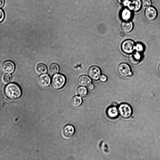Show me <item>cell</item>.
<instances>
[{"label":"cell","instance_id":"obj_1","mask_svg":"<svg viewBox=\"0 0 160 160\" xmlns=\"http://www.w3.org/2000/svg\"><path fill=\"white\" fill-rule=\"evenodd\" d=\"M4 92L6 96L9 100H15L19 98L22 95L20 86L14 82L9 83L5 87Z\"/></svg>","mask_w":160,"mask_h":160},{"label":"cell","instance_id":"obj_2","mask_svg":"<svg viewBox=\"0 0 160 160\" xmlns=\"http://www.w3.org/2000/svg\"><path fill=\"white\" fill-rule=\"evenodd\" d=\"M66 81L65 77L60 74H55L52 79V87L55 89L61 88L65 85Z\"/></svg>","mask_w":160,"mask_h":160},{"label":"cell","instance_id":"obj_3","mask_svg":"<svg viewBox=\"0 0 160 160\" xmlns=\"http://www.w3.org/2000/svg\"><path fill=\"white\" fill-rule=\"evenodd\" d=\"M119 113L123 118H128L132 115V109L131 106L127 103L121 104L118 108Z\"/></svg>","mask_w":160,"mask_h":160},{"label":"cell","instance_id":"obj_4","mask_svg":"<svg viewBox=\"0 0 160 160\" xmlns=\"http://www.w3.org/2000/svg\"><path fill=\"white\" fill-rule=\"evenodd\" d=\"M121 48L124 53L127 54H131L135 49L134 42L130 39L125 40L121 44Z\"/></svg>","mask_w":160,"mask_h":160},{"label":"cell","instance_id":"obj_5","mask_svg":"<svg viewBox=\"0 0 160 160\" xmlns=\"http://www.w3.org/2000/svg\"><path fill=\"white\" fill-rule=\"evenodd\" d=\"M118 70L119 74L123 77L130 76L132 74L130 66L125 63L120 64L118 67Z\"/></svg>","mask_w":160,"mask_h":160},{"label":"cell","instance_id":"obj_6","mask_svg":"<svg viewBox=\"0 0 160 160\" xmlns=\"http://www.w3.org/2000/svg\"><path fill=\"white\" fill-rule=\"evenodd\" d=\"M158 12L155 8L153 7L147 8L144 12V16L146 20L152 21L157 17Z\"/></svg>","mask_w":160,"mask_h":160},{"label":"cell","instance_id":"obj_7","mask_svg":"<svg viewBox=\"0 0 160 160\" xmlns=\"http://www.w3.org/2000/svg\"><path fill=\"white\" fill-rule=\"evenodd\" d=\"M126 6L131 11L137 12L141 8L142 2L140 0H131L128 1Z\"/></svg>","mask_w":160,"mask_h":160},{"label":"cell","instance_id":"obj_8","mask_svg":"<svg viewBox=\"0 0 160 160\" xmlns=\"http://www.w3.org/2000/svg\"><path fill=\"white\" fill-rule=\"evenodd\" d=\"M88 74L89 77L92 79L97 80L99 78L101 75V71L98 67L93 66L89 68Z\"/></svg>","mask_w":160,"mask_h":160},{"label":"cell","instance_id":"obj_9","mask_svg":"<svg viewBox=\"0 0 160 160\" xmlns=\"http://www.w3.org/2000/svg\"><path fill=\"white\" fill-rule=\"evenodd\" d=\"M15 68L14 63L10 60H7L3 62L2 65V69L6 73L11 74L13 73Z\"/></svg>","mask_w":160,"mask_h":160},{"label":"cell","instance_id":"obj_10","mask_svg":"<svg viewBox=\"0 0 160 160\" xmlns=\"http://www.w3.org/2000/svg\"><path fill=\"white\" fill-rule=\"evenodd\" d=\"M38 82L40 85L42 87H48L51 83V79L47 74H43L41 75L38 78Z\"/></svg>","mask_w":160,"mask_h":160},{"label":"cell","instance_id":"obj_11","mask_svg":"<svg viewBox=\"0 0 160 160\" xmlns=\"http://www.w3.org/2000/svg\"><path fill=\"white\" fill-rule=\"evenodd\" d=\"M75 129L74 127L71 124H67L64 127L62 133L65 137L69 138L71 137L74 134Z\"/></svg>","mask_w":160,"mask_h":160},{"label":"cell","instance_id":"obj_12","mask_svg":"<svg viewBox=\"0 0 160 160\" xmlns=\"http://www.w3.org/2000/svg\"><path fill=\"white\" fill-rule=\"evenodd\" d=\"M132 22L129 21H123L121 23V27L122 31L125 33L131 32L133 28Z\"/></svg>","mask_w":160,"mask_h":160},{"label":"cell","instance_id":"obj_13","mask_svg":"<svg viewBox=\"0 0 160 160\" xmlns=\"http://www.w3.org/2000/svg\"><path fill=\"white\" fill-rule=\"evenodd\" d=\"M142 56L140 53L136 51L131 53L129 56L130 62L133 65L138 64L141 61Z\"/></svg>","mask_w":160,"mask_h":160},{"label":"cell","instance_id":"obj_14","mask_svg":"<svg viewBox=\"0 0 160 160\" xmlns=\"http://www.w3.org/2000/svg\"><path fill=\"white\" fill-rule=\"evenodd\" d=\"M92 80L88 76L82 75L79 77L78 80L79 84L82 86H88L91 83Z\"/></svg>","mask_w":160,"mask_h":160},{"label":"cell","instance_id":"obj_15","mask_svg":"<svg viewBox=\"0 0 160 160\" xmlns=\"http://www.w3.org/2000/svg\"><path fill=\"white\" fill-rule=\"evenodd\" d=\"M131 11L129 9L124 8L120 13V17L123 21L129 20L132 18V15Z\"/></svg>","mask_w":160,"mask_h":160},{"label":"cell","instance_id":"obj_16","mask_svg":"<svg viewBox=\"0 0 160 160\" xmlns=\"http://www.w3.org/2000/svg\"><path fill=\"white\" fill-rule=\"evenodd\" d=\"M119 112L118 109L115 106H112L108 108L107 114L108 116L111 118H117L118 116Z\"/></svg>","mask_w":160,"mask_h":160},{"label":"cell","instance_id":"obj_17","mask_svg":"<svg viewBox=\"0 0 160 160\" xmlns=\"http://www.w3.org/2000/svg\"><path fill=\"white\" fill-rule=\"evenodd\" d=\"M82 100L81 98L78 96L73 97L71 100V104L72 107L78 108L82 104Z\"/></svg>","mask_w":160,"mask_h":160},{"label":"cell","instance_id":"obj_18","mask_svg":"<svg viewBox=\"0 0 160 160\" xmlns=\"http://www.w3.org/2000/svg\"><path fill=\"white\" fill-rule=\"evenodd\" d=\"M36 69L38 72L41 74H45L47 71L46 67L42 63L38 64L37 66Z\"/></svg>","mask_w":160,"mask_h":160},{"label":"cell","instance_id":"obj_19","mask_svg":"<svg viewBox=\"0 0 160 160\" xmlns=\"http://www.w3.org/2000/svg\"><path fill=\"white\" fill-rule=\"evenodd\" d=\"M77 92L81 97H84L88 94V90L86 88L84 87H79L77 89Z\"/></svg>","mask_w":160,"mask_h":160},{"label":"cell","instance_id":"obj_20","mask_svg":"<svg viewBox=\"0 0 160 160\" xmlns=\"http://www.w3.org/2000/svg\"><path fill=\"white\" fill-rule=\"evenodd\" d=\"M59 71V67L56 63H52L50 65L49 67V71L50 73L52 74H55L58 73Z\"/></svg>","mask_w":160,"mask_h":160},{"label":"cell","instance_id":"obj_21","mask_svg":"<svg viewBox=\"0 0 160 160\" xmlns=\"http://www.w3.org/2000/svg\"><path fill=\"white\" fill-rule=\"evenodd\" d=\"M12 78L11 74L8 73L5 74L2 77V81L5 83H8L11 82Z\"/></svg>","mask_w":160,"mask_h":160},{"label":"cell","instance_id":"obj_22","mask_svg":"<svg viewBox=\"0 0 160 160\" xmlns=\"http://www.w3.org/2000/svg\"><path fill=\"white\" fill-rule=\"evenodd\" d=\"M144 45L141 43H138L135 45V49L136 51L141 53L144 50Z\"/></svg>","mask_w":160,"mask_h":160},{"label":"cell","instance_id":"obj_23","mask_svg":"<svg viewBox=\"0 0 160 160\" xmlns=\"http://www.w3.org/2000/svg\"><path fill=\"white\" fill-rule=\"evenodd\" d=\"M151 2L150 0H142V6L144 8H147L150 6Z\"/></svg>","mask_w":160,"mask_h":160},{"label":"cell","instance_id":"obj_24","mask_svg":"<svg viewBox=\"0 0 160 160\" xmlns=\"http://www.w3.org/2000/svg\"><path fill=\"white\" fill-rule=\"evenodd\" d=\"M4 18V12L2 9H0V24L3 21Z\"/></svg>","mask_w":160,"mask_h":160},{"label":"cell","instance_id":"obj_25","mask_svg":"<svg viewBox=\"0 0 160 160\" xmlns=\"http://www.w3.org/2000/svg\"><path fill=\"white\" fill-rule=\"evenodd\" d=\"M118 3L121 5L126 6L129 0H117Z\"/></svg>","mask_w":160,"mask_h":160},{"label":"cell","instance_id":"obj_26","mask_svg":"<svg viewBox=\"0 0 160 160\" xmlns=\"http://www.w3.org/2000/svg\"><path fill=\"white\" fill-rule=\"evenodd\" d=\"M99 79L102 82H105L107 81L108 78L105 75H102L100 76Z\"/></svg>","mask_w":160,"mask_h":160},{"label":"cell","instance_id":"obj_27","mask_svg":"<svg viewBox=\"0 0 160 160\" xmlns=\"http://www.w3.org/2000/svg\"><path fill=\"white\" fill-rule=\"evenodd\" d=\"M94 85L92 84H90L88 86V88L90 90H92L94 89Z\"/></svg>","mask_w":160,"mask_h":160},{"label":"cell","instance_id":"obj_28","mask_svg":"<svg viewBox=\"0 0 160 160\" xmlns=\"http://www.w3.org/2000/svg\"><path fill=\"white\" fill-rule=\"evenodd\" d=\"M5 4L4 0H0V8L3 6Z\"/></svg>","mask_w":160,"mask_h":160},{"label":"cell","instance_id":"obj_29","mask_svg":"<svg viewBox=\"0 0 160 160\" xmlns=\"http://www.w3.org/2000/svg\"><path fill=\"white\" fill-rule=\"evenodd\" d=\"M120 35L121 37H124V34L122 32H120Z\"/></svg>","mask_w":160,"mask_h":160},{"label":"cell","instance_id":"obj_30","mask_svg":"<svg viewBox=\"0 0 160 160\" xmlns=\"http://www.w3.org/2000/svg\"><path fill=\"white\" fill-rule=\"evenodd\" d=\"M158 71L159 73L160 74V63L159 64L158 67Z\"/></svg>","mask_w":160,"mask_h":160}]
</instances>
